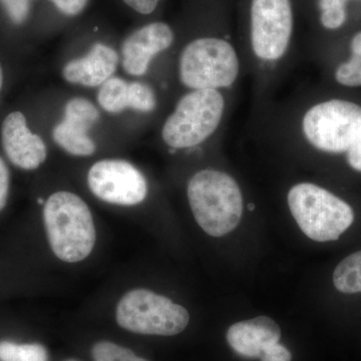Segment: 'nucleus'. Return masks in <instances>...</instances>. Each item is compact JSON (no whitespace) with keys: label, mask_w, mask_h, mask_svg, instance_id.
I'll list each match as a JSON object with an SVG mask.
<instances>
[{"label":"nucleus","mask_w":361,"mask_h":361,"mask_svg":"<svg viewBox=\"0 0 361 361\" xmlns=\"http://www.w3.org/2000/svg\"><path fill=\"white\" fill-rule=\"evenodd\" d=\"M44 222L51 250L61 261L80 262L94 250V218L78 195L66 191L52 194L45 202Z\"/></svg>","instance_id":"1"},{"label":"nucleus","mask_w":361,"mask_h":361,"mask_svg":"<svg viewBox=\"0 0 361 361\" xmlns=\"http://www.w3.org/2000/svg\"><path fill=\"white\" fill-rule=\"evenodd\" d=\"M188 199L195 219L210 236H225L238 226L243 213V197L231 176L216 170H202L188 184Z\"/></svg>","instance_id":"2"},{"label":"nucleus","mask_w":361,"mask_h":361,"mask_svg":"<svg viewBox=\"0 0 361 361\" xmlns=\"http://www.w3.org/2000/svg\"><path fill=\"white\" fill-rule=\"evenodd\" d=\"M288 205L301 231L316 242L336 241L355 221L346 202L311 183L292 187Z\"/></svg>","instance_id":"3"},{"label":"nucleus","mask_w":361,"mask_h":361,"mask_svg":"<svg viewBox=\"0 0 361 361\" xmlns=\"http://www.w3.org/2000/svg\"><path fill=\"white\" fill-rule=\"evenodd\" d=\"M224 97L218 90H193L182 97L161 130L166 145L188 149L206 141L219 127Z\"/></svg>","instance_id":"4"},{"label":"nucleus","mask_w":361,"mask_h":361,"mask_svg":"<svg viewBox=\"0 0 361 361\" xmlns=\"http://www.w3.org/2000/svg\"><path fill=\"white\" fill-rule=\"evenodd\" d=\"M116 317L123 329L145 336H177L190 322L186 308L147 289L125 294L116 306Z\"/></svg>","instance_id":"5"},{"label":"nucleus","mask_w":361,"mask_h":361,"mask_svg":"<svg viewBox=\"0 0 361 361\" xmlns=\"http://www.w3.org/2000/svg\"><path fill=\"white\" fill-rule=\"evenodd\" d=\"M239 59L229 42L217 37H203L183 49L180 78L192 90H218L234 84L239 73Z\"/></svg>","instance_id":"6"},{"label":"nucleus","mask_w":361,"mask_h":361,"mask_svg":"<svg viewBox=\"0 0 361 361\" xmlns=\"http://www.w3.org/2000/svg\"><path fill=\"white\" fill-rule=\"evenodd\" d=\"M302 130L306 140L320 151L348 152L361 135V106L343 99L315 104L304 115Z\"/></svg>","instance_id":"7"},{"label":"nucleus","mask_w":361,"mask_h":361,"mask_svg":"<svg viewBox=\"0 0 361 361\" xmlns=\"http://www.w3.org/2000/svg\"><path fill=\"white\" fill-rule=\"evenodd\" d=\"M251 44L263 61L281 59L290 44L293 13L290 0H252Z\"/></svg>","instance_id":"8"},{"label":"nucleus","mask_w":361,"mask_h":361,"mask_svg":"<svg viewBox=\"0 0 361 361\" xmlns=\"http://www.w3.org/2000/svg\"><path fill=\"white\" fill-rule=\"evenodd\" d=\"M87 184L99 200L120 206H135L148 195L146 178L129 161L103 160L90 169Z\"/></svg>","instance_id":"9"},{"label":"nucleus","mask_w":361,"mask_h":361,"mask_svg":"<svg viewBox=\"0 0 361 361\" xmlns=\"http://www.w3.org/2000/svg\"><path fill=\"white\" fill-rule=\"evenodd\" d=\"M99 113L94 104L84 97H75L66 103L63 122L52 130L54 141L73 156L87 157L96 152L89 130L99 121Z\"/></svg>","instance_id":"10"},{"label":"nucleus","mask_w":361,"mask_h":361,"mask_svg":"<svg viewBox=\"0 0 361 361\" xmlns=\"http://www.w3.org/2000/svg\"><path fill=\"white\" fill-rule=\"evenodd\" d=\"M2 148L9 161L23 170H35L47 160V149L39 135L33 134L20 111H13L2 123Z\"/></svg>","instance_id":"11"},{"label":"nucleus","mask_w":361,"mask_h":361,"mask_svg":"<svg viewBox=\"0 0 361 361\" xmlns=\"http://www.w3.org/2000/svg\"><path fill=\"white\" fill-rule=\"evenodd\" d=\"M173 42L174 32L166 23H149L135 30L122 45L123 70L135 77L145 75L152 59L168 49Z\"/></svg>","instance_id":"12"},{"label":"nucleus","mask_w":361,"mask_h":361,"mask_svg":"<svg viewBox=\"0 0 361 361\" xmlns=\"http://www.w3.org/2000/svg\"><path fill=\"white\" fill-rule=\"evenodd\" d=\"M280 337L279 325L267 316L235 323L226 334L233 350L247 358L260 357L268 346L279 342Z\"/></svg>","instance_id":"13"},{"label":"nucleus","mask_w":361,"mask_h":361,"mask_svg":"<svg viewBox=\"0 0 361 361\" xmlns=\"http://www.w3.org/2000/svg\"><path fill=\"white\" fill-rule=\"evenodd\" d=\"M118 63V54L115 49L96 44L84 58L68 61L63 68V75L71 84L96 87L111 78Z\"/></svg>","instance_id":"14"},{"label":"nucleus","mask_w":361,"mask_h":361,"mask_svg":"<svg viewBox=\"0 0 361 361\" xmlns=\"http://www.w3.org/2000/svg\"><path fill=\"white\" fill-rule=\"evenodd\" d=\"M334 284L342 293H361V250L350 254L336 266Z\"/></svg>","instance_id":"15"},{"label":"nucleus","mask_w":361,"mask_h":361,"mask_svg":"<svg viewBox=\"0 0 361 361\" xmlns=\"http://www.w3.org/2000/svg\"><path fill=\"white\" fill-rule=\"evenodd\" d=\"M97 102L108 113H122L130 104V82L120 78H110L102 85Z\"/></svg>","instance_id":"16"},{"label":"nucleus","mask_w":361,"mask_h":361,"mask_svg":"<svg viewBox=\"0 0 361 361\" xmlns=\"http://www.w3.org/2000/svg\"><path fill=\"white\" fill-rule=\"evenodd\" d=\"M47 349L39 343L0 341V361H47Z\"/></svg>","instance_id":"17"},{"label":"nucleus","mask_w":361,"mask_h":361,"mask_svg":"<svg viewBox=\"0 0 361 361\" xmlns=\"http://www.w3.org/2000/svg\"><path fill=\"white\" fill-rule=\"evenodd\" d=\"M94 361H148L139 357L130 349L110 341H101L92 348Z\"/></svg>","instance_id":"18"},{"label":"nucleus","mask_w":361,"mask_h":361,"mask_svg":"<svg viewBox=\"0 0 361 361\" xmlns=\"http://www.w3.org/2000/svg\"><path fill=\"white\" fill-rule=\"evenodd\" d=\"M345 0H319L320 21L325 28L337 30L346 20Z\"/></svg>","instance_id":"19"},{"label":"nucleus","mask_w":361,"mask_h":361,"mask_svg":"<svg viewBox=\"0 0 361 361\" xmlns=\"http://www.w3.org/2000/svg\"><path fill=\"white\" fill-rule=\"evenodd\" d=\"M157 99L155 92L148 85L141 82H130L129 108L142 113L155 110Z\"/></svg>","instance_id":"20"},{"label":"nucleus","mask_w":361,"mask_h":361,"mask_svg":"<svg viewBox=\"0 0 361 361\" xmlns=\"http://www.w3.org/2000/svg\"><path fill=\"white\" fill-rule=\"evenodd\" d=\"M337 82L349 87H361V59L353 54L350 59L336 70Z\"/></svg>","instance_id":"21"},{"label":"nucleus","mask_w":361,"mask_h":361,"mask_svg":"<svg viewBox=\"0 0 361 361\" xmlns=\"http://www.w3.org/2000/svg\"><path fill=\"white\" fill-rule=\"evenodd\" d=\"M11 20L20 25L30 13V0H0Z\"/></svg>","instance_id":"22"},{"label":"nucleus","mask_w":361,"mask_h":361,"mask_svg":"<svg viewBox=\"0 0 361 361\" xmlns=\"http://www.w3.org/2000/svg\"><path fill=\"white\" fill-rule=\"evenodd\" d=\"M259 358L261 361H291L292 355L288 349L277 342L268 346Z\"/></svg>","instance_id":"23"},{"label":"nucleus","mask_w":361,"mask_h":361,"mask_svg":"<svg viewBox=\"0 0 361 361\" xmlns=\"http://www.w3.org/2000/svg\"><path fill=\"white\" fill-rule=\"evenodd\" d=\"M54 6L58 7L61 13L66 16H78L84 11L89 0H51Z\"/></svg>","instance_id":"24"},{"label":"nucleus","mask_w":361,"mask_h":361,"mask_svg":"<svg viewBox=\"0 0 361 361\" xmlns=\"http://www.w3.org/2000/svg\"><path fill=\"white\" fill-rule=\"evenodd\" d=\"M9 193V171L0 158V212L6 208Z\"/></svg>","instance_id":"25"},{"label":"nucleus","mask_w":361,"mask_h":361,"mask_svg":"<svg viewBox=\"0 0 361 361\" xmlns=\"http://www.w3.org/2000/svg\"><path fill=\"white\" fill-rule=\"evenodd\" d=\"M130 8L142 14H149L155 11L161 0H123Z\"/></svg>","instance_id":"26"},{"label":"nucleus","mask_w":361,"mask_h":361,"mask_svg":"<svg viewBox=\"0 0 361 361\" xmlns=\"http://www.w3.org/2000/svg\"><path fill=\"white\" fill-rule=\"evenodd\" d=\"M348 161L353 170L361 172V135L355 145L348 149Z\"/></svg>","instance_id":"27"},{"label":"nucleus","mask_w":361,"mask_h":361,"mask_svg":"<svg viewBox=\"0 0 361 361\" xmlns=\"http://www.w3.org/2000/svg\"><path fill=\"white\" fill-rule=\"evenodd\" d=\"M351 51L353 54L361 59V32L355 35L351 40Z\"/></svg>","instance_id":"28"},{"label":"nucleus","mask_w":361,"mask_h":361,"mask_svg":"<svg viewBox=\"0 0 361 361\" xmlns=\"http://www.w3.org/2000/svg\"><path fill=\"white\" fill-rule=\"evenodd\" d=\"M2 85H4V73H2L1 66H0V90H1Z\"/></svg>","instance_id":"29"},{"label":"nucleus","mask_w":361,"mask_h":361,"mask_svg":"<svg viewBox=\"0 0 361 361\" xmlns=\"http://www.w3.org/2000/svg\"><path fill=\"white\" fill-rule=\"evenodd\" d=\"M250 210H251V211H253V210H254V206H253V205H250Z\"/></svg>","instance_id":"30"},{"label":"nucleus","mask_w":361,"mask_h":361,"mask_svg":"<svg viewBox=\"0 0 361 361\" xmlns=\"http://www.w3.org/2000/svg\"><path fill=\"white\" fill-rule=\"evenodd\" d=\"M66 361H77V360H66Z\"/></svg>","instance_id":"31"},{"label":"nucleus","mask_w":361,"mask_h":361,"mask_svg":"<svg viewBox=\"0 0 361 361\" xmlns=\"http://www.w3.org/2000/svg\"><path fill=\"white\" fill-rule=\"evenodd\" d=\"M345 1H348V0H345Z\"/></svg>","instance_id":"32"}]
</instances>
